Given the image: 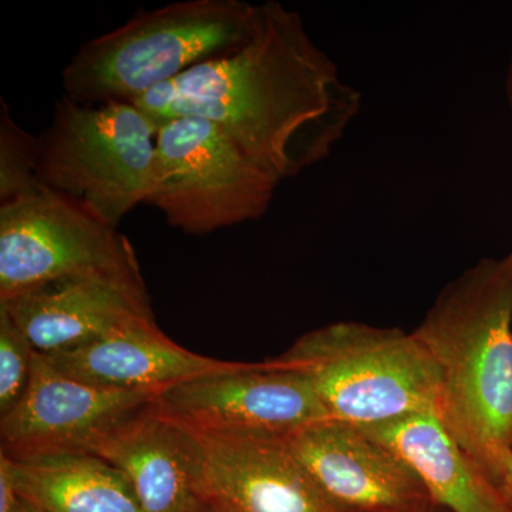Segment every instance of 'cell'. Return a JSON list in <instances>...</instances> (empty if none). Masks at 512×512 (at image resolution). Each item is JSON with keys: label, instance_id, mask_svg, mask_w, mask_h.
<instances>
[{"label": "cell", "instance_id": "cell-1", "mask_svg": "<svg viewBox=\"0 0 512 512\" xmlns=\"http://www.w3.org/2000/svg\"><path fill=\"white\" fill-rule=\"evenodd\" d=\"M133 103L158 123L200 117L217 124L282 183L332 153L360 96L298 13L265 2L245 45Z\"/></svg>", "mask_w": 512, "mask_h": 512}, {"label": "cell", "instance_id": "cell-2", "mask_svg": "<svg viewBox=\"0 0 512 512\" xmlns=\"http://www.w3.org/2000/svg\"><path fill=\"white\" fill-rule=\"evenodd\" d=\"M441 380L439 419L493 480L512 451V259L450 282L414 330Z\"/></svg>", "mask_w": 512, "mask_h": 512}, {"label": "cell", "instance_id": "cell-3", "mask_svg": "<svg viewBox=\"0 0 512 512\" xmlns=\"http://www.w3.org/2000/svg\"><path fill=\"white\" fill-rule=\"evenodd\" d=\"M258 8L242 0H184L141 10L80 47L63 69L64 94L82 103H133L245 45Z\"/></svg>", "mask_w": 512, "mask_h": 512}, {"label": "cell", "instance_id": "cell-4", "mask_svg": "<svg viewBox=\"0 0 512 512\" xmlns=\"http://www.w3.org/2000/svg\"><path fill=\"white\" fill-rule=\"evenodd\" d=\"M279 359L311 380L332 420L367 427L409 414L440 416V375L413 332L330 323Z\"/></svg>", "mask_w": 512, "mask_h": 512}, {"label": "cell", "instance_id": "cell-5", "mask_svg": "<svg viewBox=\"0 0 512 512\" xmlns=\"http://www.w3.org/2000/svg\"><path fill=\"white\" fill-rule=\"evenodd\" d=\"M160 123L130 101L82 103L63 94L39 140V180L113 228L147 204Z\"/></svg>", "mask_w": 512, "mask_h": 512}, {"label": "cell", "instance_id": "cell-6", "mask_svg": "<svg viewBox=\"0 0 512 512\" xmlns=\"http://www.w3.org/2000/svg\"><path fill=\"white\" fill-rule=\"evenodd\" d=\"M279 184L217 124L200 117L160 123L147 205L184 234L202 237L259 220Z\"/></svg>", "mask_w": 512, "mask_h": 512}, {"label": "cell", "instance_id": "cell-7", "mask_svg": "<svg viewBox=\"0 0 512 512\" xmlns=\"http://www.w3.org/2000/svg\"><path fill=\"white\" fill-rule=\"evenodd\" d=\"M92 275L143 279L119 229L49 190L0 205V299Z\"/></svg>", "mask_w": 512, "mask_h": 512}, {"label": "cell", "instance_id": "cell-8", "mask_svg": "<svg viewBox=\"0 0 512 512\" xmlns=\"http://www.w3.org/2000/svg\"><path fill=\"white\" fill-rule=\"evenodd\" d=\"M156 404L200 434L288 437L332 420L311 380L279 357L175 384L157 394Z\"/></svg>", "mask_w": 512, "mask_h": 512}, {"label": "cell", "instance_id": "cell-9", "mask_svg": "<svg viewBox=\"0 0 512 512\" xmlns=\"http://www.w3.org/2000/svg\"><path fill=\"white\" fill-rule=\"evenodd\" d=\"M158 393L104 389L33 356L28 389L0 419L2 450L15 461L87 454L121 421L156 400Z\"/></svg>", "mask_w": 512, "mask_h": 512}, {"label": "cell", "instance_id": "cell-10", "mask_svg": "<svg viewBox=\"0 0 512 512\" xmlns=\"http://www.w3.org/2000/svg\"><path fill=\"white\" fill-rule=\"evenodd\" d=\"M332 500L353 512H423L433 505L412 468L360 427L325 420L284 437Z\"/></svg>", "mask_w": 512, "mask_h": 512}, {"label": "cell", "instance_id": "cell-11", "mask_svg": "<svg viewBox=\"0 0 512 512\" xmlns=\"http://www.w3.org/2000/svg\"><path fill=\"white\" fill-rule=\"evenodd\" d=\"M0 308L42 355L82 348L156 320L144 279L119 276L59 279L0 299Z\"/></svg>", "mask_w": 512, "mask_h": 512}, {"label": "cell", "instance_id": "cell-12", "mask_svg": "<svg viewBox=\"0 0 512 512\" xmlns=\"http://www.w3.org/2000/svg\"><path fill=\"white\" fill-rule=\"evenodd\" d=\"M87 454L116 467L146 512H205L210 507L200 436L161 412L156 400L117 424Z\"/></svg>", "mask_w": 512, "mask_h": 512}, {"label": "cell", "instance_id": "cell-13", "mask_svg": "<svg viewBox=\"0 0 512 512\" xmlns=\"http://www.w3.org/2000/svg\"><path fill=\"white\" fill-rule=\"evenodd\" d=\"M205 497L218 512H353L329 497L284 437L200 434Z\"/></svg>", "mask_w": 512, "mask_h": 512}, {"label": "cell", "instance_id": "cell-14", "mask_svg": "<svg viewBox=\"0 0 512 512\" xmlns=\"http://www.w3.org/2000/svg\"><path fill=\"white\" fill-rule=\"evenodd\" d=\"M43 356L73 379L127 392L160 393L237 365L177 345L161 332L156 320L120 330L82 348Z\"/></svg>", "mask_w": 512, "mask_h": 512}, {"label": "cell", "instance_id": "cell-15", "mask_svg": "<svg viewBox=\"0 0 512 512\" xmlns=\"http://www.w3.org/2000/svg\"><path fill=\"white\" fill-rule=\"evenodd\" d=\"M360 429L412 468L433 504L448 512H512L497 485L436 414H409Z\"/></svg>", "mask_w": 512, "mask_h": 512}, {"label": "cell", "instance_id": "cell-16", "mask_svg": "<svg viewBox=\"0 0 512 512\" xmlns=\"http://www.w3.org/2000/svg\"><path fill=\"white\" fill-rule=\"evenodd\" d=\"M9 461L16 491L42 512H146L127 478L93 454Z\"/></svg>", "mask_w": 512, "mask_h": 512}, {"label": "cell", "instance_id": "cell-17", "mask_svg": "<svg viewBox=\"0 0 512 512\" xmlns=\"http://www.w3.org/2000/svg\"><path fill=\"white\" fill-rule=\"evenodd\" d=\"M0 204L45 191L39 180V140L15 120L0 100Z\"/></svg>", "mask_w": 512, "mask_h": 512}, {"label": "cell", "instance_id": "cell-18", "mask_svg": "<svg viewBox=\"0 0 512 512\" xmlns=\"http://www.w3.org/2000/svg\"><path fill=\"white\" fill-rule=\"evenodd\" d=\"M35 353L28 336L0 308V417L9 413L28 389Z\"/></svg>", "mask_w": 512, "mask_h": 512}, {"label": "cell", "instance_id": "cell-19", "mask_svg": "<svg viewBox=\"0 0 512 512\" xmlns=\"http://www.w3.org/2000/svg\"><path fill=\"white\" fill-rule=\"evenodd\" d=\"M495 485L512 508V451L505 454L503 461H501L500 471H498V476L495 478Z\"/></svg>", "mask_w": 512, "mask_h": 512}, {"label": "cell", "instance_id": "cell-20", "mask_svg": "<svg viewBox=\"0 0 512 512\" xmlns=\"http://www.w3.org/2000/svg\"><path fill=\"white\" fill-rule=\"evenodd\" d=\"M18 512H42V511H40L39 508H36L35 505L28 503V501H25V500H23L22 497H20V504H19Z\"/></svg>", "mask_w": 512, "mask_h": 512}, {"label": "cell", "instance_id": "cell-21", "mask_svg": "<svg viewBox=\"0 0 512 512\" xmlns=\"http://www.w3.org/2000/svg\"><path fill=\"white\" fill-rule=\"evenodd\" d=\"M507 89H508V97H510V103L512 106V62H511V66H510V74H508Z\"/></svg>", "mask_w": 512, "mask_h": 512}, {"label": "cell", "instance_id": "cell-22", "mask_svg": "<svg viewBox=\"0 0 512 512\" xmlns=\"http://www.w3.org/2000/svg\"><path fill=\"white\" fill-rule=\"evenodd\" d=\"M423 512H448L444 510V508L439 507V505L433 504L430 508H427L426 511Z\"/></svg>", "mask_w": 512, "mask_h": 512}, {"label": "cell", "instance_id": "cell-23", "mask_svg": "<svg viewBox=\"0 0 512 512\" xmlns=\"http://www.w3.org/2000/svg\"><path fill=\"white\" fill-rule=\"evenodd\" d=\"M205 512H218L217 510H215L214 507H212V505L210 504V507L207 508V511Z\"/></svg>", "mask_w": 512, "mask_h": 512}, {"label": "cell", "instance_id": "cell-24", "mask_svg": "<svg viewBox=\"0 0 512 512\" xmlns=\"http://www.w3.org/2000/svg\"><path fill=\"white\" fill-rule=\"evenodd\" d=\"M510 255H511V259H512V252H511V254H510Z\"/></svg>", "mask_w": 512, "mask_h": 512}]
</instances>
